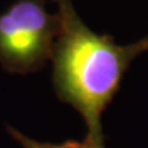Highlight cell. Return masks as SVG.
Returning a JSON list of instances; mask_svg holds the SVG:
<instances>
[{
    "mask_svg": "<svg viewBox=\"0 0 148 148\" xmlns=\"http://www.w3.org/2000/svg\"><path fill=\"white\" fill-rule=\"evenodd\" d=\"M59 33L52 49V84L59 100L78 111L86 125V140L104 148L101 114L119 89L129 66L148 52V37L126 45L93 32L71 0H52Z\"/></svg>",
    "mask_w": 148,
    "mask_h": 148,
    "instance_id": "6da1fadb",
    "label": "cell"
},
{
    "mask_svg": "<svg viewBox=\"0 0 148 148\" xmlns=\"http://www.w3.org/2000/svg\"><path fill=\"white\" fill-rule=\"evenodd\" d=\"M58 12L47 0H15L0 14V66L12 74L36 73L51 60L59 33Z\"/></svg>",
    "mask_w": 148,
    "mask_h": 148,
    "instance_id": "7a4b0ae2",
    "label": "cell"
},
{
    "mask_svg": "<svg viewBox=\"0 0 148 148\" xmlns=\"http://www.w3.org/2000/svg\"><path fill=\"white\" fill-rule=\"evenodd\" d=\"M5 129L11 137L14 138L15 141L21 144L23 148H100L97 147L96 144L90 143L85 138L84 141H74V140H69L66 143L62 144H52V143H42V141H37L33 138L27 137L26 134H23L22 132H19L18 129L5 125Z\"/></svg>",
    "mask_w": 148,
    "mask_h": 148,
    "instance_id": "3957f363",
    "label": "cell"
}]
</instances>
